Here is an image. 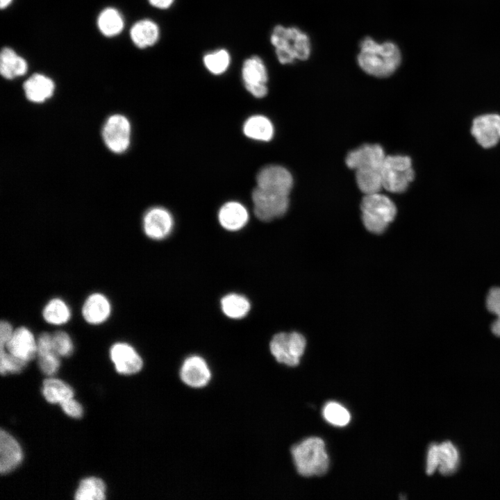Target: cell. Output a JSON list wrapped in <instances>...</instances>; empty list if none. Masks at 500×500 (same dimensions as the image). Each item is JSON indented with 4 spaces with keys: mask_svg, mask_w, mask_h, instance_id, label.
I'll list each match as a JSON object with an SVG mask.
<instances>
[{
    "mask_svg": "<svg viewBox=\"0 0 500 500\" xmlns=\"http://www.w3.org/2000/svg\"><path fill=\"white\" fill-rule=\"evenodd\" d=\"M485 303L488 311L497 317L491 325V331L500 338V287H494L489 290Z\"/></svg>",
    "mask_w": 500,
    "mask_h": 500,
    "instance_id": "cell-32",
    "label": "cell"
},
{
    "mask_svg": "<svg viewBox=\"0 0 500 500\" xmlns=\"http://www.w3.org/2000/svg\"><path fill=\"white\" fill-rule=\"evenodd\" d=\"M472 134L483 148L495 146L500 140V115L485 114L476 117L472 122Z\"/></svg>",
    "mask_w": 500,
    "mask_h": 500,
    "instance_id": "cell-11",
    "label": "cell"
},
{
    "mask_svg": "<svg viewBox=\"0 0 500 500\" xmlns=\"http://www.w3.org/2000/svg\"><path fill=\"white\" fill-rule=\"evenodd\" d=\"M181 380L192 388H202L210 380L211 374L206 362L200 356H192L183 362L181 370Z\"/></svg>",
    "mask_w": 500,
    "mask_h": 500,
    "instance_id": "cell-15",
    "label": "cell"
},
{
    "mask_svg": "<svg viewBox=\"0 0 500 500\" xmlns=\"http://www.w3.org/2000/svg\"><path fill=\"white\" fill-rule=\"evenodd\" d=\"M385 156L378 144H363L347 154L346 164L356 171L357 185L364 194L376 193L383 188L381 172Z\"/></svg>",
    "mask_w": 500,
    "mask_h": 500,
    "instance_id": "cell-1",
    "label": "cell"
},
{
    "mask_svg": "<svg viewBox=\"0 0 500 500\" xmlns=\"http://www.w3.org/2000/svg\"><path fill=\"white\" fill-rule=\"evenodd\" d=\"M150 4L160 9H167L169 8L174 0H148Z\"/></svg>",
    "mask_w": 500,
    "mask_h": 500,
    "instance_id": "cell-40",
    "label": "cell"
},
{
    "mask_svg": "<svg viewBox=\"0 0 500 500\" xmlns=\"http://www.w3.org/2000/svg\"><path fill=\"white\" fill-rule=\"evenodd\" d=\"M97 24L104 35L112 37L122 31L124 27V21L117 10L108 8L100 13Z\"/></svg>",
    "mask_w": 500,
    "mask_h": 500,
    "instance_id": "cell-29",
    "label": "cell"
},
{
    "mask_svg": "<svg viewBox=\"0 0 500 500\" xmlns=\"http://www.w3.org/2000/svg\"><path fill=\"white\" fill-rule=\"evenodd\" d=\"M360 208L365 227L375 234L383 233L397 214L394 202L388 197L378 192L365 194Z\"/></svg>",
    "mask_w": 500,
    "mask_h": 500,
    "instance_id": "cell-5",
    "label": "cell"
},
{
    "mask_svg": "<svg viewBox=\"0 0 500 500\" xmlns=\"http://www.w3.org/2000/svg\"><path fill=\"white\" fill-rule=\"evenodd\" d=\"M257 187L267 191L288 195L293 178L290 172L279 165H268L260 170L256 176Z\"/></svg>",
    "mask_w": 500,
    "mask_h": 500,
    "instance_id": "cell-10",
    "label": "cell"
},
{
    "mask_svg": "<svg viewBox=\"0 0 500 500\" xmlns=\"http://www.w3.org/2000/svg\"><path fill=\"white\" fill-rule=\"evenodd\" d=\"M12 0H1L0 1V6L1 8L3 9L6 7H7L11 2Z\"/></svg>",
    "mask_w": 500,
    "mask_h": 500,
    "instance_id": "cell-41",
    "label": "cell"
},
{
    "mask_svg": "<svg viewBox=\"0 0 500 500\" xmlns=\"http://www.w3.org/2000/svg\"><path fill=\"white\" fill-rule=\"evenodd\" d=\"M242 76L245 87L266 84L268 76L266 67L262 59L257 56H253L245 60L242 68Z\"/></svg>",
    "mask_w": 500,
    "mask_h": 500,
    "instance_id": "cell-23",
    "label": "cell"
},
{
    "mask_svg": "<svg viewBox=\"0 0 500 500\" xmlns=\"http://www.w3.org/2000/svg\"><path fill=\"white\" fill-rule=\"evenodd\" d=\"M63 411L69 416L74 418H79L83 415L81 405L72 398L63 401L60 403Z\"/></svg>",
    "mask_w": 500,
    "mask_h": 500,
    "instance_id": "cell-37",
    "label": "cell"
},
{
    "mask_svg": "<svg viewBox=\"0 0 500 500\" xmlns=\"http://www.w3.org/2000/svg\"><path fill=\"white\" fill-rule=\"evenodd\" d=\"M27 63L10 48L5 47L0 56V72L6 78L22 76L27 71Z\"/></svg>",
    "mask_w": 500,
    "mask_h": 500,
    "instance_id": "cell-21",
    "label": "cell"
},
{
    "mask_svg": "<svg viewBox=\"0 0 500 500\" xmlns=\"http://www.w3.org/2000/svg\"><path fill=\"white\" fill-rule=\"evenodd\" d=\"M131 38L139 48L153 45L159 38V28L156 23L149 19L136 22L131 28Z\"/></svg>",
    "mask_w": 500,
    "mask_h": 500,
    "instance_id": "cell-20",
    "label": "cell"
},
{
    "mask_svg": "<svg viewBox=\"0 0 500 500\" xmlns=\"http://www.w3.org/2000/svg\"><path fill=\"white\" fill-rule=\"evenodd\" d=\"M102 138L106 147L115 153L125 151L131 139V124L124 115L115 114L110 116L102 128Z\"/></svg>",
    "mask_w": 500,
    "mask_h": 500,
    "instance_id": "cell-9",
    "label": "cell"
},
{
    "mask_svg": "<svg viewBox=\"0 0 500 500\" xmlns=\"http://www.w3.org/2000/svg\"><path fill=\"white\" fill-rule=\"evenodd\" d=\"M218 219L225 229L234 231L245 226L249 219V214L245 207L237 201L224 203L219 210Z\"/></svg>",
    "mask_w": 500,
    "mask_h": 500,
    "instance_id": "cell-18",
    "label": "cell"
},
{
    "mask_svg": "<svg viewBox=\"0 0 500 500\" xmlns=\"http://www.w3.org/2000/svg\"><path fill=\"white\" fill-rule=\"evenodd\" d=\"M203 61L205 67L210 72L218 75L226 71L230 64L231 58L226 50L219 49L205 55Z\"/></svg>",
    "mask_w": 500,
    "mask_h": 500,
    "instance_id": "cell-30",
    "label": "cell"
},
{
    "mask_svg": "<svg viewBox=\"0 0 500 500\" xmlns=\"http://www.w3.org/2000/svg\"><path fill=\"white\" fill-rule=\"evenodd\" d=\"M322 413L327 422L338 426L347 425L351 419L348 410L338 403L333 401L325 405Z\"/></svg>",
    "mask_w": 500,
    "mask_h": 500,
    "instance_id": "cell-31",
    "label": "cell"
},
{
    "mask_svg": "<svg viewBox=\"0 0 500 500\" xmlns=\"http://www.w3.org/2000/svg\"><path fill=\"white\" fill-rule=\"evenodd\" d=\"M383 188L393 193L405 192L415 178L412 162L407 156H385L381 172Z\"/></svg>",
    "mask_w": 500,
    "mask_h": 500,
    "instance_id": "cell-6",
    "label": "cell"
},
{
    "mask_svg": "<svg viewBox=\"0 0 500 500\" xmlns=\"http://www.w3.org/2000/svg\"><path fill=\"white\" fill-rule=\"evenodd\" d=\"M55 351L59 356H69L72 354L74 345L67 333L58 331L52 335Z\"/></svg>",
    "mask_w": 500,
    "mask_h": 500,
    "instance_id": "cell-34",
    "label": "cell"
},
{
    "mask_svg": "<svg viewBox=\"0 0 500 500\" xmlns=\"http://www.w3.org/2000/svg\"><path fill=\"white\" fill-rule=\"evenodd\" d=\"M44 320L53 325H61L69 321L71 317L70 310L67 303L60 299L50 300L42 311Z\"/></svg>",
    "mask_w": 500,
    "mask_h": 500,
    "instance_id": "cell-28",
    "label": "cell"
},
{
    "mask_svg": "<svg viewBox=\"0 0 500 500\" xmlns=\"http://www.w3.org/2000/svg\"><path fill=\"white\" fill-rule=\"evenodd\" d=\"M440 472L445 476L454 473L459 465L460 456L456 447L451 442L438 444Z\"/></svg>",
    "mask_w": 500,
    "mask_h": 500,
    "instance_id": "cell-27",
    "label": "cell"
},
{
    "mask_svg": "<svg viewBox=\"0 0 500 500\" xmlns=\"http://www.w3.org/2000/svg\"><path fill=\"white\" fill-rule=\"evenodd\" d=\"M42 392L45 399L51 403H60L65 400L72 398L74 396L72 388L62 381L57 378L44 380Z\"/></svg>",
    "mask_w": 500,
    "mask_h": 500,
    "instance_id": "cell-24",
    "label": "cell"
},
{
    "mask_svg": "<svg viewBox=\"0 0 500 500\" xmlns=\"http://www.w3.org/2000/svg\"><path fill=\"white\" fill-rule=\"evenodd\" d=\"M278 61L291 63L294 60H306L310 54V42L308 35L294 27L276 26L270 38Z\"/></svg>",
    "mask_w": 500,
    "mask_h": 500,
    "instance_id": "cell-4",
    "label": "cell"
},
{
    "mask_svg": "<svg viewBox=\"0 0 500 500\" xmlns=\"http://www.w3.org/2000/svg\"><path fill=\"white\" fill-rule=\"evenodd\" d=\"M306 341L298 332L279 333L274 335L269 348L276 360L288 366L299 365L304 353Z\"/></svg>",
    "mask_w": 500,
    "mask_h": 500,
    "instance_id": "cell-7",
    "label": "cell"
},
{
    "mask_svg": "<svg viewBox=\"0 0 500 500\" xmlns=\"http://www.w3.org/2000/svg\"><path fill=\"white\" fill-rule=\"evenodd\" d=\"M22 450L17 441L7 431L0 432V472L6 474L15 469L22 460Z\"/></svg>",
    "mask_w": 500,
    "mask_h": 500,
    "instance_id": "cell-16",
    "label": "cell"
},
{
    "mask_svg": "<svg viewBox=\"0 0 500 500\" xmlns=\"http://www.w3.org/2000/svg\"><path fill=\"white\" fill-rule=\"evenodd\" d=\"M439 466L438 444H432L428 450L426 472L428 475L433 474Z\"/></svg>",
    "mask_w": 500,
    "mask_h": 500,
    "instance_id": "cell-36",
    "label": "cell"
},
{
    "mask_svg": "<svg viewBox=\"0 0 500 500\" xmlns=\"http://www.w3.org/2000/svg\"><path fill=\"white\" fill-rule=\"evenodd\" d=\"M401 61L400 50L393 42L378 44L366 38L360 44L358 63L368 74L378 78L388 77L397 70Z\"/></svg>",
    "mask_w": 500,
    "mask_h": 500,
    "instance_id": "cell-2",
    "label": "cell"
},
{
    "mask_svg": "<svg viewBox=\"0 0 500 500\" xmlns=\"http://www.w3.org/2000/svg\"><path fill=\"white\" fill-rule=\"evenodd\" d=\"M26 98L33 103H42L53 93L55 85L53 81L40 74H34L24 83Z\"/></svg>",
    "mask_w": 500,
    "mask_h": 500,
    "instance_id": "cell-19",
    "label": "cell"
},
{
    "mask_svg": "<svg viewBox=\"0 0 500 500\" xmlns=\"http://www.w3.org/2000/svg\"><path fill=\"white\" fill-rule=\"evenodd\" d=\"M110 356L115 369L122 374H135L141 370L143 365L140 356L131 345L127 343L114 344L110 348Z\"/></svg>",
    "mask_w": 500,
    "mask_h": 500,
    "instance_id": "cell-12",
    "label": "cell"
},
{
    "mask_svg": "<svg viewBox=\"0 0 500 500\" xmlns=\"http://www.w3.org/2000/svg\"><path fill=\"white\" fill-rule=\"evenodd\" d=\"M253 211L261 221L269 222L283 216L289 206V196L256 187L252 192Z\"/></svg>",
    "mask_w": 500,
    "mask_h": 500,
    "instance_id": "cell-8",
    "label": "cell"
},
{
    "mask_svg": "<svg viewBox=\"0 0 500 500\" xmlns=\"http://www.w3.org/2000/svg\"><path fill=\"white\" fill-rule=\"evenodd\" d=\"M174 221L170 212L161 207L149 209L143 219L145 234L153 240L165 238L172 231Z\"/></svg>",
    "mask_w": 500,
    "mask_h": 500,
    "instance_id": "cell-13",
    "label": "cell"
},
{
    "mask_svg": "<svg viewBox=\"0 0 500 500\" xmlns=\"http://www.w3.org/2000/svg\"><path fill=\"white\" fill-rule=\"evenodd\" d=\"M243 132L249 138L267 142L273 138L274 126L267 117L254 115L244 122Z\"/></svg>",
    "mask_w": 500,
    "mask_h": 500,
    "instance_id": "cell-22",
    "label": "cell"
},
{
    "mask_svg": "<svg viewBox=\"0 0 500 500\" xmlns=\"http://www.w3.org/2000/svg\"><path fill=\"white\" fill-rule=\"evenodd\" d=\"M14 331L12 325L6 320H1L0 323V344L4 347L10 339Z\"/></svg>",
    "mask_w": 500,
    "mask_h": 500,
    "instance_id": "cell-38",
    "label": "cell"
},
{
    "mask_svg": "<svg viewBox=\"0 0 500 500\" xmlns=\"http://www.w3.org/2000/svg\"><path fill=\"white\" fill-rule=\"evenodd\" d=\"M291 453L301 476H322L326 473L329 460L321 438L312 437L303 440L292 447Z\"/></svg>",
    "mask_w": 500,
    "mask_h": 500,
    "instance_id": "cell-3",
    "label": "cell"
},
{
    "mask_svg": "<svg viewBox=\"0 0 500 500\" xmlns=\"http://www.w3.org/2000/svg\"><path fill=\"white\" fill-rule=\"evenodd\" d=\"M40 370L46 375L51 376L56 373L60 367L59 356L56 352L37 355Z\"/></svg>",
    "mask_w": 500,
    "mask_h": 500,
    "instance_id": "cell-35",
    "label": "cell"
},
{
    "mask_svg": "<svg viewBox=\"0 0 500 500\" xmlns=\"http://www.w3.org/2000/svg\"><path fill=\"white\" fill-rule=\"evenodd\" d=\"M245 88L256 98L264 97L267 94V87L266 84L250 85Z\"/></svg>",
    "mask_w": 500,
    "mask_h": 500,
    "instance_id": "cell-39",
    "label": "cell"
},
{
    "mask_svg": "<svg viewBox=\"0 0 500 500\" xmlns=\"http://www.w3.org/2000/svg\"><path fill=\"white\" fill-rule=\"evenodd\" d=\"M111 312L108 299L102 294L94 293L85 301L82 314L84 319L91 324H99L105 322Z\"/></svg>",
    "mask_w": 500,
    "mask_h": 500,
    "instance_id": "cell-17",
    "label": "cell"
},
{
    "mask_svg": "<svg viewBox=\"0 0 500 500\" xmlns=\"http://www.w3.org/2000/svg\"><path fill=\"white\" fill-rule=\"evenodd\" d=\"M13 356L30 361L37 355V341L32 332L24 326L15 329L4 347Z\"/></svg>",
    "mask_w": 500,
    "mask_h": 500,
    "instance_id": "cell-14",
    "label": "cell"
},
{
    "mask_svg": "<svg viewBox=\"0 0 500 500\" xmlns=\"http://www.w3.org/2000/svg\"><path fill=\"white\" fill-rule=\"evenodd\" d=\"M106 498V485L97 477L83 479L75 493L76 500H103Z\"/></svg>",
    "mask_w": 500,
    "mask_h": 500,
    "instance_id": "cell-26",
    "label": "cell"
},
{
    "mask_svg": "<svg viewBox=\"0 0 500 500\" xmlns=\"http://www.w3.org/2000/svg\"><path fill=\"white\" fill-rule=\"evenodd\" d=\"M27 362L20 359L1 348L0 352V372L1 374L7 373H17L21 372L26 365Z\"/></svg>",
    "mask_w": 500,
    "mask_h": 500,
    "instance_id": "cell-33",
    "label": "cell"
},
{
    "mask_svg": "<svg viewBox=\"0 0 500 500\" xmlns=\"http://www.w3.org/2000/svg\"><path fill=\"white\" fill-rule=\"evenodd\" d=\"M223 312L232 319H240L249 312L251 305L244 296L231 293L224 296L221 300Z\"/></svg>",
    "mask_w": 500,
    "mask_h": 500,
    "instance_id": "cell-25",
    "label": "cell"
}]
</instances>
